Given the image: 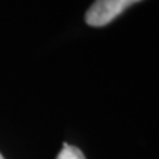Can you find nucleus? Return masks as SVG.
Returning <instances> with one entry per match:
<instances>
[{
    "mask_svg": "<svg viewBox=\"0 0 159 159\" xmlns=\"http://www.w3.org/2000/svg\"><path fill=\"white\" fill-rule=\"evenodd\" d=\"M137 2L140 0H96L85 13V22L91 27H105Z\"/></svg>",
    "mask_w": 159,
    "mask_h": 159,
    "instance_id": "obj_1",
    "label": "nucleus"
},
{
    "mask_svg": "<svg viewBox=\"0 0 159 159\" xmlns=\"http://www.w3.org/2000/svg\"><path fill=\"white\" fill-rule=\"evenodd\" d=\"M56 159H85V156L78 148L71 146L68 143H63L62 150L59 152Z\"/></svg>",
    "mask_w": 159,
    "mask_h": 159,
    "instance_id": "obj_2",
    "label": "nucleus"
},
{
    "mask_svg": "<svg viewBox=\"0 0 159 159\" xmlns=\"http://www.w3.org/2000/svg\"><path fill=\"white\" fill-rule=\"evenodd\" d=\"M0 159H5V158H3V156H2V153H0Z\"/></svg>",
    "mask_w": 159,
    "mask_h": 159,
    "instance_id": "obj_3",
    "label": "nucleus"
}]
</instances>
